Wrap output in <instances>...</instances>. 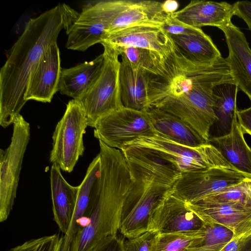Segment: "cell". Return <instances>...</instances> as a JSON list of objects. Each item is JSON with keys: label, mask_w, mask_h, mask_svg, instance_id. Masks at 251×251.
Instances as JSON below:
<instances>
[{"label": "cell", "mask_w": 251, "mask_h": 251, "mask_svg": "<svg viewBox=\"0 0 251 251\" xmlns=\"http://www.w3.org/2000/svg\"><path fill=\"white\" fill-rule=\"evenodd\" d=\"M79 15L65 3L44 12L26 24L0 70V125L13 124L26 101L30 75L62 29L69 30Z\"/></svg>", "instance_id": "obj_1"}, {"label": "cell", "mask_w": 251, "mask_h": 251, "mask_svg": "<svg viewBox=\"0 0 251 251\" xmlns=\"http://www.w3.org/2000/svg\"><path fill=\"white\" fill-rule=\"evenodd\" d=\"M101 173L98 187L70 251H90L100 240L117 235L133 179L122 151L99 141Z\"/></svg>", "instance_id": "obj_2"}, {"label": "cell", "mask_w": 251, "mask_h": 251, "mask_svg": "<svg viewBox=\"0 0 251 251\" xmlns=\"http://www.w3.org/2000/svg\"><path fill=\"white\" fill-rule=\"evenodd\" d=\"M231 79L227 60L221 57L210 66L175 76L163 98L152 107L185 122L208 142L210 129L217 120L213 89L217 84Z\"/></svg>", "instance_id": "obj_3"}, {"label": "cell", "mask_w": 251, "mask_h": 251, "mask_svg": "<svg viewBox=\"0 0 251 251\" xmlns=\"http://www.w3.org/2000/svg\"><path fill=\"white\" fill-rule=\"evenodd\" d=\"M126 145L154 151L172 163L181 174L214 168L235 171L209 143L199 147H191L174 142L154 133L140 137Z\"/></svg>", "instance_id": "obj_4"}, {"label": "cell", "mask_w": 251, "mask_h": 251, "mask_svg": "<svg viewBox=\"0 0 251 251\" xmlns=\"http://www.w3.org/2000/svg\"><path fill=\"white\" fill-rule=\"evenodd\" d=\"M104 61L98 77L78 100L87 119L88 126L94 127L101 117L123 107L121 100L119 73L121 52L105 44Z\"/></svg>", "instance_id": "obj_5"}, {"label": "cell", "mask_w": 251, "mask_h": 251, "mask_svg": "<svg viewBox=\"0 0 251 251\" xmlns=\"http://www.w3.org/2000/svg\"><path fill=\"white\" fill-rule=\"evenodd\" d=\"M88 126L84 110L77 100H70L52 135L50 160L64 172L71 173L84 151L83 135Z\"/></svg>", "instance_id": "obj_6"}, {"label": "cell", "mask_w": 251, "mask_h": 251, "mask_svg": "<svg viewBox=\"0 0 251 251\" xmlns=\"http://www.w3.org/2000/svg\"><path fill=\"white\" fill-rule=\"evenodd\" d=\"M171 192L172 186L155 179L146 183L133 181L123 208L121 233L129 239L148 231L153 212Z\"/></svg>", "instance_id": "obj_7"}, {"label": "cell", "mask_w": 251, "mask_h": 251, "mask_svg": "<svg viewBox=\"0 0 251 251\" xmlns=\"http://www.w3.org/2000/svg\"><path fill=\"white\" fill-rule=\"evenodd\" d=\"M11 142L0 151V222L5 221L16 197L22 162L30 139V125L20 114L13 123Z\"/></svg>", "instance_id": "obj_8"}, {"label": "cell", "mask_w": 251, "mask_h": 251, "mask_svg": "<svg viewBox=\"0 0 251 251\" xmlns=\"http://www.w3.org/2000/svg\"><path fill=\"white\" fill-rule=\"evenodd\" d=\"M94 5L106 24V34L137 25L161 27L170 15L162 2L154 0H102Z\"/></svg>", "instance_id": "obj_9"}, {"label": "cell", "mask_w": 251, "mask_h": 251, "mask_svg": "<svg viewBox=\"0 0 251 251\" xmlns=\"http://www.w3.org/2000/svg\"><path fill=\"white\" fill-rule=\"evenodd\" d=\"M121 56L119 81L123 106L148 111L163 98L171 80L133 68L123 54Z\"/></svg>", "instance_id": "obj_10"}, {"label": "cell", "mask_w": 251, "mask_h": 251, "mask_svg": "<svg viewBox=\"0 0 251 251\" xmlns=\"http://www.w3.org/2000/svg\"><path fill=\"white\" fill-rule=\"evenodd\" d=\"M94 136L111 148L121 150L137 138L155 133L147 111L120 108L96 123Z\"/></svg>", "instance_id": "obj_11"}, {"label": "cell", "mask_w": 251, "mask_h": 251, "mask_svg": "<svg viewBox=\"0 0 251 251\" xmlns=\"http://www.w3.org/2000/svg\"><path fill=\"white\" fill-rule=\"evenodd\" d=\"M251 177L236 171L214 168L182 174L172 187V194L192 203Z\"/></svg>", "instance_id": "obj_12"}, {"label": "cell", "mask_w": 251, "mask_h": 251, "mask_svg": "<svg viewBox=\"0 0 251 251\" xmlns=\"http://www.w3.org/2000/svg\"><path fill=\"white\" fill-rule=\"evenodd\" d=\"M205 224L186 202L171 192L153 212L148 230L155 233L198 234L203 231Z\"/></svg>", "instance_id": "obj_13"}, {"label": "cell", "mask_w": 251, "mask_h": 251, "mask_svg": "<svg viewBox=\"0 0 251 251\" xmlns=\"http://www.w3.org/2000/svg\"><path fill=\"white\" fill-rule=\"evenodd\" d=\"M174 58L181 73L211 65L222 56L209 36L201 28L189 34L169 35Z\"/></svg>", "instance_id": "obj_14"}, {"label": "cell", "mask_w": 251, "mask_h": 251, "mask_svg": "<svg viewBox=\"0 0 251 251\" xmlns=\"http://www.w3.org/2000/svg\"><path fill=\"white\" fill-rule=\"evenodd\" d=\"M100 44L115 49L134 47L148 49L175 61L170 37L161 27L157 26L141 25L129 26L106 34Z\"/></svg>", "instance_id": "obj_15"}, {"label": "cell", "mask_w": 251, "mask_h": 251, "mask_svg": "<svg viewBox=\"0 0 251 251\" xmlns=\"http://www.w3.org/2000/svg\"><path fill=\"white\" fill-rule=\"evenodd\" d=\"M59 48L56 43L51 45L31 73L25 95V100L50 102L58 91L61 70Z\"/></svg>", "instance_id": "obj_16"}, {"label": "cell", "mask_w": 251, "mask_h": 251, "mask_svg": "<svg viewBox=\"0 0 251 251\" xmlns=\"http://www.w3.org/2000/svg\"><path fill=\"white\" fill-rule=\"evenodd\" d=\"M203 221L222 225L235 237L251 232V208L240 204L208 203L200 201L186 203Z\"/></svg>", "instance_id": "obj_17"}, {"label": "cell", "mask_w": 251, "mask_h": 251, "mask_svg": "<svg viewBox=\"0 0 251 251\" xmlns=\"http://www.w3.org/2000/svg\"><path fill=\"white\" fill-rule=\"evenodd\" d=\"M234 13V4L224 1L193 0L170 16L186 26L201 28L208 25L220 29L231 22Z\"/></svg>", "instance_id": "obj_18"}, {"label": "cell", "mask_w": 251, "mask_h": 251, "mask_svg": "<svg viewBox=\"0 0 251 251\" xmlns=\"http://www.w3.org/2000/svg\"><path fill=\"white\" fill-rule=\"evenodd\" d=\"M228 48L226 58L232 78L251 101V50L244 33L232 22L220 28Z\"/></svg>", "instance_id": "obj_19"}, {"label": "cell", "mask_w": 251, "mask_h": 251, "mask_svg": "<svg viewBox=\"0 0 251 251\" xmlns=\"http://www.w3.org/2000/svg\"><path fill=\"white\" fill-rule=\"evenodd\" d=\"M107 31V25L94 4L83 9L66 32L68 49L85 51L91 46L101 43Z\"/></svg>", "instance_id": "obj_20"}, {"label": "cell", "mask_w": 251, "mask_h": 251, "mask_svg": "<svg viewBox=\"0 0 251 251\" xmlns=\"http://www.w3.org/2000/svg\"><path fill=\"white\" fill-rule=\"evenodd\" d=\"M121 151L129 168L150 174L164 184L172 187L182 175L172 163L151 150L125 145Z\"/></svg>", "instance_id": "obj_21"}, {"label": "cell", "mask_w": 251, "mask_h": 251, "mask_svg": "<svg viewBox=\"0 0 251 251\" xmlns=\"http://www.w3.org/2000/svg\"><path fill=\"white\" fill-rule=\"evenodd\" d=\"M239 88L233 79L222 81L213 89V110L217 120L211 126L209 140L228 135L237 117L236 98Z\"/></svg>", "instance_id": "obj_22"}, {"label": "cell", "mask_w": 251, "mask_h": 251, "mask_svg": "<svg viewBox=\"0 0 251 251\" xmlns=\"http://www.w3.org/2000/svg\"><path fill=\"white\" fill-rule=\"evenodd\" d=\"M50 183L53 220L64 235L72 221L79 186L70 185L55 164H52L50 169Z\"/></svg>", "instance_id": "obj_23"}, {"label": "cell", "mask_w": 251, "mask_h": 251, "mask_svg": "<svg viewBox=\"0 0 251 251\" xmlns=\"http://www.w3.org/2000/svg\"><path fill=\"white\" fill-rule=\"evenodd\" d=\"M147 112L157 134L191 147H199L208 143L191 126L176 116L154 107Z\"/></svg>", "instance_id": "obj_24"}, {"label": "cell", "mask_w": 251, "mask_h": 251, "mask_svg": "<svg viewBox=\"0 0 251 251\" xmlns=\"http://www.w3.org/2000/svg\"><path fill=\"white\" fill-rule=\"evenodd\" d=\"M102 53L93 60L68 69H61L58 91L78 100L92 86L101 72Z\"/></svg>", "instance_id": "obj_25"}, {"label": "cell", "mask_w": 251, "mask_h": 251, "mask_svg": "<svg viewBox=\"0 0 251 251\" xmlns=\"http://www.w3.org/2000/svg\"><path fill=\"white\" fill-rule=\"evenodd\" d=\"M208 143L219 151L235 171L251 177V149L245 141L237 117L230 133Z\"/></svg>", "instance_id": "obj_26"}, {"label": "cell", "mask_w": 251, "mask_h": 251, "mask_svg": "<svg viewBox=\"0 0 251 251\" xmlns=\"http://www.w3.org/2000/svg\"><path fill=\"white\" fill-rule=\"evenodd\" d=\"M101 173V159L99 153L89 164L85 176L79 185L75 211L69 229L63 236V248H70L78 229L79 223L87 213L98 187Z\"/></svg>", "instance_id": "obj_27"}, {"label": "cell", "mask_w": 251, "mask_h": 251, "mask_svg": "<svg viewBox=\"0 0 251 251\" xmlns=\"http://www.w3.org/2000/svg\"><path fill=\"white\" fill-rule=\"evenodd\" d=\"M123 54L131 65L151 75L172 80L180 72L174 60L145 49L125 47L116 49Z\"/></svg>", "instance_id": "obj_28"}, {"label": "cell", "mask_w": 251, "mask_h": 251, "mask_svg": "<svg viewBox=\"0 0 251 251\" xmlns=\"http://www.w3.org/2000/svg\"><path fill=\"white\" fill-rule=\"evenodd\" d=\"M234 237V233L228 228L206 223L203 236L197 238L184 251H220Z\"/></svg>", "instance_id": "obj_29"}, {"label": "cell", "mask_w": 251, "mask_h": 251, "mask_svg": "<svg viewBox=\"0 0 251 251\" xmlns=\"http://www.w3.org/2000/svg\"><path fill=\"white\" fill-rule=\"evenodd\" d=\"M197 201L240 204L251 208V177H247L238 184L226 187Z\"/></svg>", "instance_id": "obj_30"}, {"label": "cell", "mask_w": 251, "mask_h": 251, "mask_svg": "<svg viewBox=\"0 0 251 251\" xmlns=\"http://www.w3.org/2000/svg\"><path fill=\"white\" fill-rule=\"evenodd\" d=\"M204 232V229L198 234L156 233L149 251H184Z\"/></svg>", "instance_id": "obj_31"}, {"label": "cell", "mask_w": 251, "mask_h": 251, "mask_svg": "<svg viewBox=\"0 0 251 251\" xmlns=\"http://www.w3.org/2000/svg\"><path fill=\"white\" fill-rule=\"evenodd\" d=\"M60 237L55 233L30 239L6 251H54Z\"/></svg>", "instance_id": "obj_32"}, {"label": "cell", "mask_w": 251, "mask_h": 251, "mask_svg": "<svg viewBox=\"0 0 251 251\" xmlns=\"http://www.w3.org/2000/svg\"><path fill=\"white\" fill-rule=\"evenodd\" d=\"M156 233L147 231L143 234L124 242V251H149Z\"/></svg>", "instance_id": "obj_33"}, {"label": "cell", "mask_w": 251, "mask_h": 251, "mask_svg": "<svg viewBox=\"0 0 251 251\" xmlns=\"http://www.w3.org/2000/svg\"><path fill=\"white\" fill-rule=\"evenodd\" d=\"M90 251H124V241L117 235L109 236L100 240Z\"/></svg>", "instance_id": "obj_34"}, {"label": "cell", "mask_w": 251, "mask_h": 251, "mask_svg": "<svg viewBox=\"0 0 251 251\" xmlns=\"http://www.w3.org/2000/svg\"><path fill=\"white\" fill-rule=\"evenodd\" d=\"M161 28L168 35L191 33L195 32L198 29L182 25L172 18L170 15Z\"/></svg>", "instance_id": "obj_35"}, {"label": "cell", "mask_w": 251, "mask_h": 251, "mask_svg": "<svg viewBox=\"0 0 251 251\" xmlns=\"http://www.w3.org/2000/svg\"><path fill=\"white\" fill-rule=\"evenodd\" d=\"M234 15L242 19L251 31V1H238L235 3Z\"/></svg>", "instance_id": "obj_36"}, {"label": "cell", "mask_w": 251, "mask_h": 251, "mask_svg": "<svg viewBox=\"0 0 251 251\" xmlns=\"http://www.w3.org/2000/svg\"><path fill=\"white\" fill-rule=\"evenodd\" d=\"M236 115L244 134H248L251 136V106L245 109L237 110Z\"/></svg>", "instance_id": "obj_37"}, {"label": "cell", "mask_w": 251, "mask_h": 251, "mask_svg": "<svg viewBox=\"0 0 251 251\" xmlns=\"http://www.w3.org/2000/svg\"><path fill=\"white\" fill-rule=\"evenodd\" d=\"M178 7V2L175 0H167L162 2L163 9L168 15H171L177 11Z\"/></svg>", "instance_id": "obj_38"}, {"label": "cell", "mask_w": 251, "mask_h": 251, "mask_svg": "<svg viewBox=\"0 0 251 251\" xmlns=\"http://www.w3.org/2000/svg\"><path fill=\"white\" fill-rule=\"evenodd\" d=\"M245 236L233 238L220 251H238L241 240Z\"/></svg>", "instance_id": "obj_39"}, {"label": "cell", "mask_w": 251, "mask_h": 251, "mask_svg": "<svg viewBox=\"0 0 251 251\" xmlns=\"http://www.w3.org/2000/svg\"><path fill=\"white\" fill-rule=\"evenodd\" d=\"M238 251H251V232L243 238Z\"/></svg>", "instance_id": "obj_40"}]
</instances>
